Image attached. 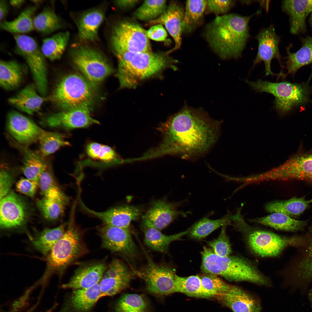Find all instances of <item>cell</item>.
I'll return each instance as SVG.
<instances>
[{
    "instance_id": "94428289",
    "label": "cell",
    "mask_w": 312,
    "mask_h": 312,
    "mask_svg": "<svg viewBox=\"0 0 312 312\" xmlns=\"http://www.w3.org/2000/svg\"><path fill=\"white\" fill-rule=\"evenodd\" d=\"M309 22L312 28V13L310 15Z\"/></svg>"
},
{
    "instance_id": "ac0fdd59",
    "label": "cell",
    "mask_w": 312,
    "mask_h": 312,
    "mask_svg": "<svg viewBox=\"0 0 312 312\" xmlns=\"http://www.w3.org/2000/svg\"><path fill=\"white\" fill-rule=\"evenodd\" d=\"M27 209L21 198L11 191L0 199V225L3 229L18 227L23 224L27 217Z\"/></svg>"
},
{
    "instance_id": "7c38bea8",
    "label": "cell",
    "mask_w": 312,
    "mask_h": 312,
    "mask_svg": "<svg viewBox=\"0 0 312 312\" xmlns=\"http://www.w3.org/2000/svg\"><path fill=\"white\" fill-rule=\"evenodd\" d=\"M72 53L75 65L83 76L96 86L113 72L103 56L93 49L79 46Z\"/></svg>"
},
{
    "instance_id": "9a60e30c",
    "label": "cell",
    "mask_w": 312,
    "mask_h": 312,
    "mask_svg": "<svg viewBox=\"0 0 312 312\" xmlns=\"http://www.w3.org/2000/svg\"><path fill=\"white\" fill-rule=\"evenodd\" d=\"M135 274L122 261L113 260L107 266L99 284L101 297L112 296L127 288Z\"/></svg>"
},
{
    "instance_id": "bcb514c9",
    "label": "cell",
    "mask_w": 312,
    "mask_h": 312,
    "mask_svg": "<svg viewBox=\"0 0 312 312\" xmlns=\"http://www.w3.org/2000/svg\"><path fill=\"white\" fill-rule=\"evenodd\" d=\"M199 276L203 287L212 297H216L225 293L232 286L216 275L205 274Z\"/></svg>"
},
{
    "instance_id": "b9f144b4",
    "label": "cell",
    "mask_w": 312,
    "mask_h": 312,
    "mask_svg": "<svg viewBox=\"0 0 312 312\" xmlns=\"http://www.w3.org/2000/svg\"><path fill=\"white\" fill-rule=\"evenodd\" d=\"M34 29L44 34L51 33L60 29L61 21L54 10L51 7L45 8L33 19Z\"/></svg>"
},
{
    "instance_id": "9c48e42d",
    "label": "cell",
    "mask_w": 312,
    "mask_h": 312,
    "mask_svg": "<svg viewBox=\"0 0 312 312\" xmlns=\"http://www.w3.org/2000/svg\"><path fill=\"white\" fill-rule=\"evenodd\" d=\"M14 37L16 44V53L25 60L38 93L45 97L48 88L47 68L45 57L41 49L36 41L29 36L15 34Z\"/></svg>"
},
{
    "instance_id": "52a82bcc",
    "label": "cell",
    "mask_w": 312,
    "mask_h": 312,
    "mask_svg": "<svg viewBox=\"0 0 312 312\" xmlns=\"http://www.w3.org/2000/svg\"><path fill=\"white\" fill-rule=\"evenodd\" d=\"M245 81L256 92L273 95L275 98V107L281 116L286 114L294 107L305 104L309 101L311 88L307 82L298 84L286 81L274 83L260 79L255 82Z\"/></svg>"
},
{
    "instance_id": "3957f363",
    "label": "cell",
    "mask_w": 312,
    "mask_h": 312,
    "mask_svg": "<svg viewBox=\"0 0 312 312\" xmlns=\"http://www.w3.org/2000/svg\"><path fill=\"white\" fill-rule=\"evenodd\" d=\"M118 62L117 76L122 88L135 86L141 80L152 76L176 61L161 53L150 52L115 53Z\"/></svg>"
},
{
    "instance_id": "f35d334b",
    "label": "cell",
    "mask_w": 312,
    "mask_h": 312,
    "mask_svg": "<svg viewBox=\"0 0 312 312\" xmlns=\"http://www.w3.org/2000/svg\"><path fill=\"white\" fill-rule=\"evenodd\" d=\"M231 214L229 212L224 217L217 220H212L204 218L197 221L188 229V234L193 238H204L221 227L230 225Z\"/></svg>"
},
{
    "instance_id": "680465c9",
    "label": "cell",
    "mask_w": 312,
    "mask_h": 312,
    "mask_svg": "<svg viewBox=\"0 0 312 312\" xmlns=\"http://www.w3.org/2000/svg\"><path fill=\"white\" fill-rule=\"evenodd\" d=\"M25 1L23 0H14L9 1L10 4L14 7H19L22 5Z\"/></svg>"
},
{
    "instance_id": "484cf974",
    "label": "cell",
    "mask_w": 312,
    "mask_h": 312,
    "mask_svg": "<svg viewBox=\"0 0 312 312\" xmlns=\"http://www.w3.org/2000/svg\"><path fill=\"white\" fill-rule=\"evenodd\" d=\"M38 92L35 84H29L16 95L9 98L8 101L19 110L32 115L40 109L44 102L46 100V98Z\"/></svg>"
},
{
    "instance_id": "816d5d0a",
    "label": "cell",
    "mask_w": 312,
    "mask_h": 312,
    "mask_svg": "<svg viewBox=\"0 0 312 312\" xmlns=\"http://www.w3.org/2000/svg\"><path fill=\"white\" fill-rule=\"evenodd\" d=\"M0 173V199L9 192L13 181L12 176L5 166L2 165Z\"/></svg>"
},
{
    "instance_id": "6f0895ef",
    "label": "cell",
    "mask_w": 312,
    "mask_h": 312,
    "mask_svg": "<svg viewBox=\"0 0 312 312\" xmlns=\"http://www.w3.org/2000/svg\"><path fill=\"white\" fill-rule=\"evenodd\" d=\"M139 1L136 0H122L117 1L116 3L120 6L128 7L134 5Z\"/></svg>"
},
{
    "instance_id": "d4e9b609",
    "label": "cell",
    "mask_w": 312,
    "mask_h": 312,
    "mask_svg": "<svg viewBox=\"0 0 312 312\" xmlns=\"http://www.w3.org/2000/svg\"><path fill=\"white\" fill-rule=\"evenodd\" d=\"M282 7L289 16L291 33L297 35L304 32L307 18L312 13V0H284Z\"/></svg>"
},
{
    "instance_id": "1f68e13d",
    "label": "cell",
    "mask_w": 312,
    "mask_h": 312,
    "mask_svg": "<svg viewBox=\"0 0 312 312\" xmlns=\"http://www.w3.org/2000/svg\"><path fill=\"white\" fill-rule=\"evenodd\" d=\"M301 39V47L296 52H291L289 47L287 48L286 68L288 73L293 75L299 68L312 63V37Z\"/></svg>"
},
{
    "instance_id": "6da1fadb",
    "label": "cell",
    "mask_w": 312,
    "mask_h": 312,
    "mask_svg": "<svg viewBox=\"0 0 312 312\" xmlns=\"http://www.w3.org/2000/svg\"><path fill=\"white\" fill-rule=\"evenodd\" d=\"M220 122L211 118L201 108L186 104L159 127L164 137L153 155H177L192 159L204 155L218 138Z\"/></svg>"
},
{
    "instance_id": "f6af8a7d",
    "label": "cell",
    "mask_w": 312,
    "mask_h": 312,
    "mask_svg": "<svg viewBox=\"0 0 312 312\" xmlns=\"http://www.w3.org/2000/svg\"><path fill=\"white\" fill-rule=\"evenodd\" d=\"M166 0H145L136 10L135 15L143 21L153 20L160 16L167 7Z\"/></svg>"
},
{
    "instance_id": "c3c4849f",
    "label": "cell",
    "mask_w": 312,
    "mask_h": 312,
    "mask_svg": "<svg viewBox=\"0 0 312 312\" xmlns=\"http://www.w3.org/2000/svg\"><path fill=\"white\" fill-rule=\"evenodd\" d=\"M226 226L222 227L218 237L207 243L214 253L221 257H227L232 252V249L228 236L226 232Z\"/></svg>"
},
{
    "instance_id": "f1b7e54d",
    "label": "cell",
    "mask_w": 312,
    "mask_h": 312,
    "mask_svg": "<svg viewBox=\"0 0 312 312\" xmlns=\"http://www.w3.org/2000/svg\"><path fill=\"white\" fill-rule=\"evenodd\" d=\"M16 144L23 156L21 168L23 174L26 178L38 183L40 177L47 165L38 153L30 150L25 145L19 143Z\"/></svg>"
},
{
    "instance_id": "d6986e66",
    "label": "cell",
    "mask_w": 312,
    "mask_h": 312,
    "mask_svg": "<svg viewBox=\"0 0 312 312\" xmlns=\"http://www.w3.org/2000/svg\"><path fill=\"white\" fill-rule=\"evenodd\" d=\"M7 123L10 134L19 143L24 145L38 141L43 130L31 119L15 111L8 114Z\"/></svg>"
},
{
    "instance_id": "7402d4cb",
    "label": "cell",
    "mask_w": 312,
    "mask_h": 312,
    "mask_svg": "<svg viewBox=\"0 0 312 312\" xmlns=\"http://www.w3.org/2000/svg\"><path fill=\"white\" fill-rule=\"evenodd\" d=\"M184 14L183 8L178 3L172 2L160 16L149 21V23L152 25H164L174 39V47L167 52L168 53L178 49L181 46Z\"/></svg>"
},
{
    "instance_id": "30bf717a",
    "label": "cell",
    "mask_w": 312,
    "mask_h": 312,
    "mask_svg": "<svg viewBox=\"0 0 312 312\" xmlns=\"http://www.w3.org/2000/svg\"><path fill=\"white\" fill-rule=\"evenodd\" d=\"M111 42L114 53L152 52L146 31L136 23L124 21L114 27Z\"/></svg>"
},
{
    "instance_id": "db71d44e",
    "label": "cell",
    "mask_w": 312,
    "mask_h": 312,
    "mask_svg": "<svg viewBox=\"0 0 312 312\" xmlns=\"http://www.w3.org/2000/svg\"><path fill=\"white\" fill-rule=\"evenodd\" d=\"M117 155L114 151L110 147L102 145L99 155V159L105 162L115 160Z\"/></svg>"
},
{
    "instance_id": "4dcf8cb0",
    "label": "cell",
    "mask_w": 312,
    "mask_h": 312,
    "mask_svg": "<svg viewBox=\"0 0 312 312\" xmlns=\"http://www.w3.org/2000/svg\"><path fill=\"white\" fill-rule=\"evenodd\" d=\"M144 234V242L151 249L164 253L168 252L169 246L172 242L180 240L183 236L188 234L189 229L178 233L166 235L155 228L142 225Z\"/></svg>"
},
{
    "instance_id": "83f0119b",
    "label": "cell",
    "mask_w": 312,
    "mask_h": 312,
    "mask_svg": "<svg viewBox=\"0 0 312 312\" xmlns=\"http://www.w3.org/2000/svg\"><path fill=\"white\" fill-rule=\"evenodd\" d=\"M249 221L270 226L275 229L288 231L302 230L307 220H296L284 214L275 212L265 216L249 219Z\"/></svg>"
},
{
    "instance_id": "f907efd6",
    "label": "cell",
    "mask_w": 312,
    "mask_h": 312,
    "mask_svg": "<svg viewBox=\"0 0 312 312\" xmlns=\"http://www.w3.org/2000/svg\"><path fill=\"white\" fill-rule=\"evenodd\" d=\"M38 183L27 178H21L17 182V191L28 196L32 197L35 194Z\"/></svg>"
},
{
    "instance_id": "ab89813d",
    "label": "cell",
    "mask_w": 312,
    "mask_h": 312,
    "mask_svg": "<svg viewBox=\"0 0 312 312\" xmlns=\"http://www.w3.org/2000/svg\"><path fill=\"white\" fill-rule=\"evenodd\" d=\"M66 224L53 229H44L33 241L34 247L44 255L48 254L65 232Z\"/></svg>"
},
{
    "instance_id": "d6a6232c",
    "label": "cell",
    "mask_w": 312,
    "mask_h": 312,
    "mask_svg": "<svg viewBox=\"0 0 312 312\" xmlns=\"http://www.w3.org/2000/svg\"><path fill=\"white\" fill-rule=\"evenodd\" d=\"M207 0H187L185 2L183 34L190 33L204 21Z\"/></svg>"
},
{
    "instance_id": "ffe728a7",
    "label": "cell",
    "mask_w": 312,
    "mask_h": 312,
    "mask_svg": "<svg viewBox=\"0 0 312 312\" xmlns=\"http://www.w3.org/2000/svg\"><path fill=\"white\" fill-rule=\"evenodd\" d=\"M91 110L85 108H77L62 110L51 114L44 120L48 126L53 127H62L67 129L86 127L99 122L90 115Z\"/></svg>"
},
{
    "instance_id": "11a10c76",
    "label": "cell",
    "mask_w": 312,
    "mask_h": 312,
    "mask_svg": "<svg viewBox=\"0 0 312 312\" xmlns=\"http://www.w3.org/2000/svg\"><path fill=\"white\" fill-rule=\"evenodd\" d=\"M102 145L100 144L92 142L87 145L86 151L88 155L94 159H99V155Z\"/></svg>"
},
{
    "instance_id": "7dc6e473",
    "label": "cell",
    "mask_w": 312,
    "mask_h": 312,
    "mask_svg": "<svg viewBox=\"0 0 312 312\" xmlns=\"http://www.w3.org/2000/svg\"><path fill=\"white\" fill-rule=\"evenodd\" d=\"M68 203L53 200L45 197L37 201L38 207L46 218L54 220L58 218L64 212Z\"/></svg>"
},
{
    "instance_id": "8d00e7d4",
    "label": "cell",
    "mask_w": 312,
    "mask_h": 312,
    "mask_svg": "<svg viewBox=\"0 0 312 312\" xmlns=\"http://www.w3.org/2000/svg\"><path fill=\"white\" fill-rule=\"evenodd\" d=\"M69 36V33L66 31L44 39L41 49L45 57L51 61L59 59L67 45Z\"/></svg>"
},
{
    "instance_id": "e0dca14e",
    "label": "cell",
    "mask_w": 312,
    "mask_h": 312,
    "mask_svg": "<svg viewBox=\"0 0 312 312\" xmlns=\"http://www.w3.org/2000/svg\"><path fill=\"white\" fill-rule=\"evenodd\" d=\"M258 42L257 55L253 62V67L263 61L265 65L266 75H276L272 72L271 64L272 59L277 60L280 65L281 57L278 48L279 37L272 25L262 29L256 37Z\"/></svg>"
},
{
    "instance_id": "7bdbcfd3",
    "label": "cell",
    "mask_w": 312,
    "mask_h": 312,
    "mask_svg": "<svg viewBox=\"0 0 312 312\" xmlns=\"http://www.w3.org/2000/svg\"><path fill=\"white\" fill-rule=\"evenodd\" d=\"M38 141L39 147L38 153L43 158L54 153L62 147L70 145L62 135L44 129Z\"/></svg>"
},
{
    "instance_id": "f5cc1de1",
    "label": "cell",
    "mask_w": 312,
    "mask_h": 312,
    "mask_svg": "<svg viewBox=\"0 0 312 312\" xmlns=\"http://www.w3.org/2000/svg\"><path fill=\"white\" fill-rule=\"evenodd\" d=\"M149 39L158 41L165 40L167 36V32L162 25L157 24L151 27L146 31Z\"/></svg>"
},
{
    "instance_id": "9f6ffc18",
    "label": "cell",
    "mask_w": 312,
    "mask_h": 312,
    "mask_svg": "<svg viewBox=\"0 0 312 312\" xmlns=\"http://www.w3.org/2000/svg\"><path fill=\"white\" fill-rule=\"evenodd\" d=\"M9 8L7 2L5 1L1 0L0 1V22L3 20L8 14Z\"/></svg>"
},
{
    "instance_id": "f546056e",
    "label": "cell",
    "mask_w": 312,
    "mask_h": 312,
    "mask_svg": "<svg viewBox=\"0 0 312 312\" xmlns=\"http://www.w3.org/2000/svg\"><path fill=\"white\" fill-rule=\"evenodd\" d=\"M312 203V199L293 197L285 200H277L266 203L265 210L270 213L278 212L292 218L298 217Z\"/></svg>"
},
{
    "instance_id": "7a4b0ae2",
    "label": "cell",
    "mask_w": 312,
    "mask_h": 312,
    "mask_svg": "<svg viewBox=\"0 0 312 312\" xmlns=\"http://www.w3.org/2000/svg\"><path fill=\"white\" fill-rule=\"evenodd\" d=\"M242 16L236 14L218 16L205 26L204 35L212 51L221 59H238L250 37L249 24L255 14Z\"/></svg>"
},
{
    "instance_id": "74e56055",
    "label": "cell",
    "mask_w": 312,
    "mask_h": 312,
    "mask_svg": "<svg viewBox=\"0 0 312 312\" xmlns=\"http://www.w3.org/2000/svg\"><path fill=\"white\" fill-rule=\"evenodd\" d=\"M175 284V292L196 298L212 297L203 287L199 275L183 277L176 274Z\"/></svg>"
},
{
    "instance_id": "5bb4252c",
    "label": "cell",
    "mask_w": 312,
    "mask_h": 312,
    "mask_svg": "<svg viewBox=\"0 0 312 312\" xmlns=\"http://www.w3.org/2000/svg\"><path fill=\"white\" fill-rule=\"evenodd\" d=\"M99 232L104 248L131 259L138 255V250L128 229L105 224L99 229Z\"/></svg>"
},
{
    "instance_id": "8fae6325",
    "label": "cell",
    "mask_w": 312,
    "mask_h": 312,
    "mask_svg": "<svg viewBox=\"0 0 312 312\" xmlns=\"http://www.w3.org/2000/svg\"><path fill=\"white\" fill-rule=\"evenodd\" d=\"M147 263L141 268L133 269L135 275L142 279L149 293L167 295L175 293L176 274L168 266L155 263L146 252Z\"/></svg>"
},
{
    "instance_id": "d590c367",
    "label": "cell",
    "mask_w": 312,
    "mask_h": 312,
    "mask_svg": "<svg viewBox=\"0 0 312 312\" xmlns=\"http://www.w3.org/2000/svg\"><path fill=\"white\" fill-rule=\"evenodd\" d=\"M104 18L103 12L98 10L84 15L79 21L78 27L79 35L81 38L87 41L96 39L99 28Z\"/></svg>"
},
{
    "instance_id": "4316f807",
    "label": "cell",
    "mask_w": 312,
    "mask_h": 312,
    "mask_svg": "<svg viewBox=\"0 0 312 312\" xmlns=\"http://www.w3.org/2000/svg\"><path fill=\"white\" fill-rule=\"evenodd\" d=\"M26 68L16 61L0 60V85L7 90H14L19 87L25 77Z\"/></svg>"
},
{
    "instance_id": "ee69618b",
    "label": "cell",
    "mask_w": 312,
    "mask_h": 312,
    "mask_svg": "<svg viewBox=\"0 0 312 312\" xmlns=\"http://www.w3.org/2000/svg\"><path fill=\"white\" fill-rule=\"evenodd\" d=\"M116 312H148L147 301L142 295L126 294L122 296L115 307Z\"/></svg>"
},
{
    "instance_id": "ba28073f",
    "label": "cell",
    "mask_w": 312,
    "mask_h": 312,
    "mask_svg": "<svg viewBox=\"0 0 312 312\" xmlns=\"http://www.w3.org/2000/svg\"><path fill=\"white\" fill-rule=\"evenodd\" d=\"M242 233L247 237L252 251L263 257L277 256L286 247L305 245L306 239L300 237H287L271 232L255 229L246 223Z\"/></svg>"
},
{
    "instance_id": "603a6c76",
    "label": "cell",
    "mask_w": 312,
    "mask_h": 312,
    "mask_svg": "<svg viewBox=\"0 0 312 312\" xmlns=\"http://www.w3.org/2000/svg\"><path fill=\"white\" fill-rule=\"evenodd\" d=\"M233 312H261L259 299L238 286L232 285L225 293L216 297Z\"/></svg>"
},
{
    "instance_id": "e575fe53",
    "label": "cell",
    "mask_w": 312,
    "mask_h": 312,
    "mask_svg": "<svg viewBox=\"0 0 312 312\" xmlns=\"http://www.w3.org/2000/svg\"><path fill=\"white\" fill-rule=\"evenodd\" d=\"M36 10L37 7L35 6L26 8L13 20L0 22L1 28L16 34L25 33L32 31L34 29L33 16Z\"/></svg>"
},
{
    "instance_id": "60d3db41",
    "label": "cell",
    "mask_w": 312,
    "mask_h": 312,
    "mask_svg": "<svg viewBox=\"0 0 312 312\" xmlns=\"http://www.w3.org/2000/svg\"><path fill=\"white\" fill-rule=\"evenodd\" d=\"M38 185L44 197L53 200L69 203V198L57 184L51 168L48 165L40 177Z\"/></svg>"
},
{
    "instance_id": "836d02e7",
    "label": "cell",
    "mask_w": 312,
    "mask_h": 312,
    "mask_svg": "<svg viewBox=\"0 0 312 312\" xmlns=\"http://www.w3.org/2000/svg\"><path fill=\"white\" fill-rule=\"evenodd\" d=\"M101 298L99 283L90 287L76 289L72 294L70 302L76 311L85 312L89 310Z\"/></svg>"
},
{
    "instance_id": "cb8c5ba5",
    "label": "cell",
    "mask_w": 312,
    "mask_h": 312,
    "mask_svg": "<svg viewBox=\"0 0 312 312\" xmlns=\"http://www.w3.org/2000/svg\"><path fill=\"white\" fill-rule=\"evenodd\" d=\"M107 266L104 263L87 264L80 266L75 271L67 283L62 286L64 289H78L90 287L99 283Z\"/></svg>"
},
{
    "instance_id": "4fadbf2b",
    "label": "cell",
    "mask_w": 312,
    "mask_h": 312,
    "mask_svg": "<svg viewBox=\"0 0 312 312\" xmlns=\"http://www.w3.org/2000/svg\"><path fill=\"white\" fill-rule=\"evenodd\" d=\"M263 182L298 180L312 182V154L298 155L283 164L261 173Z\"/></svg>"
},
{
    "instance_id": "91938a15",
    "label": "cell",
    "mask_w": 312,
    "mask_h": 312,
    "mask_svg": "<svg viewBox=\"0 0 312 312\" xmlns=\"http://www.w3.org/2000/svg\"><path fill=\"white\" fill-rule=\"evenodd\" d=\"M308 297L312 307V289L310 290L309 292Z\"/></svg>"
},
{
    "instance_id": "2e32d148",
    "label": "cell",
    "mask_w": 312,
    "mask_h": 312,
    "mask_svg": "<svg viewBox=\"0 0 312 312\" xmlns=\"http://www.w3.org/2000/svg\"><path fill=\"white\" fill-rule=\"evenodd\" d=\"M183 201L174 203L164 200L153 202L142 217V225L160 231L170 224L179 216L185 217L187 213L178 209Z\"/></svg>"
},
{
    "instance_id": "5b68a950",
    "label": "cell",
    "mask_w": 312,
    "mask_h": 312,
    "mask_svg": "<svg viewBox=\"0 0 312 312\" xmlns=\"http://www.w3.org/2000/svg\"><path fill=\"white\" fill-rule=\"evenodd\" d=\"M201 254V269L205 274L220 275L228 281L235 282H251L255 278V265L243 257L220 256L206 246L203 247Z\"/></svg>"
},
{
    "instance_id": "8992f818",
    "label": "cell",
    "mask_w": 312,
    "mask_h": 312,
    "mask_svg": "<svg viewBox=\"0 0 312 312\" xmlns=\"http://www.w3.org/2000/svg\"><path fill=\"white\" fill-rule=\"evenodd\" d=\"M72 217L64 234L48 254L46 269L42 278L44 281L54 273H62L73 261L87 252Z\"/></svg>"
},
{
    "instance_id": "44dd1931",
    "label": "cell",
    "mask_w": 312,
    "mask_h": 312,
    "mask_svg": "<svg viewBox=\"0 0 312 312\" xmlns=\"http://www.w3.org/2000/svg\"><path fill=\"white\" fill-rule=\"evenodd\" d=\"M80 205L84 211L101 220L105 225L128 229L131 221L138 219L142 213L138 208L130 205L115 207L104 212L91 210L79 198Z\"/></svg>"
},
{
    "instance_id": "681fc988",
    "label": "cell",
    "mask_w": 312,
    "mask_h": 312,
    "mask_svg": "<svg viewBox=\"0 0 312 312\" xmlns=\"http://www.w3.org/2000/svg\"><path fill=\"white\" fill-rule=\"evenodd\" d=\"M235 2L232 0H207L205 13L226 14L234 6Z\"/></svg>"
},
{
    "instance_id": "277c9868",
    "label": "cell",
    "mask_w": 312,
    "mask_h": 312,
    "mask_svg": "<svg viewBox=\"0 0 312 312\" xmlns=\"http://www.w3.org/2000/svg\"><path fill=\"white\" fill-rule=\"evenodd\" d=\"M97 97L96 86L83 76L73 73L62 77L46 100L62 111L77 108L91 110Z\"/></svg>"
}]
</instances>
